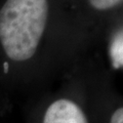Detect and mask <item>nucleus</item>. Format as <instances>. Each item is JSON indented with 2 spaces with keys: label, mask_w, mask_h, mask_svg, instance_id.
Instances as JSON below:
<instances>
[{
  "label": "nucleus",
  "mask_w": 123,
  "mask_h": 123,
  "mask_svg": "<svg viewBox=\"0 0 123 123\" xmlns=\"http://www.w3.org/2000/svg\"><path fill=\"white\" fill-rule=\"evenodd\" d=\"M92 7L98 10H106L117 6L123 0H88Z\"/></svg>",
  "instance_id": "obj_5"
},
{
  "label": "nucleus",
  "mask_w": 123,
  "mask_h": 123,
  "mask_svg": "<svg viewBox=\"0 0 123 123\" xmlns=\"http://www.w3.org/2000/svg\"><path fill=\"white\" fill-rule=\"evenodd\" d=\"M92 123H123V104L105 111H91Z\"/></svg>",
  "instance_id": "obj_3"
},
{
  "label": "nucleus",
  "mask_w": 123,
  "mask_h": 123,
  "mask_svg": "<svg viewBox=\"0 0 123 123\" xmlns=\"http://www.w3.org/2000/svg\"><path fill=\"white\" fill-rule=\"evenodd\" d=\"M27 123H92L91 111L70 97L53 98Z\"/></svg>",
  "instance_id": "obj_2"
},
{
  "label": "nucleus",
  "mask_w": 123,
  "mask_h": 123,
  "mask_svg": "<svg viewBox=\"0 0 123 123\" xmlns=\"http://www.w3.org/2000/svg\"><path fill=\"white\" fill-rule=\"evenodd\" d=\"M110 56L115 69L123 67V34L115 38L110 48Z\"/></svg>",
  "instance_id": "obj_4"
},
{
  "label": "nucleus",
  "mask_w": 123,
  "mask_h": 123,
  "mask_svg": "<svg viewBox=\"0 0 123 123\" xmlns=\"http://www.w3.org/2000/svg\"><path fill=\"white\" fill-rule=\"evenodd\" d=\"M47 14V0H6L0 10V42L9 61L24 63L35 55Z\"/></svg>",
  "instance_id": "obj_1"
}]
</instances>
